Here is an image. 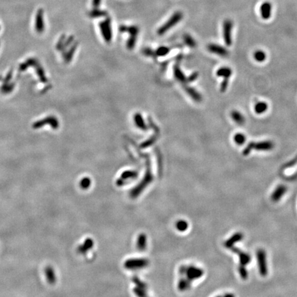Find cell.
Listing matches in <instances>:
<instances>
[{
	"instance_id": "1",
	"label": "cell",
	"mask_w": 297,
	"mask_h": 297,
	"mask_svg": "<svg viewBox=\"0 0 297 297\" xmlns=\"http://www.w3.org/2000/svg\"><path fill=\"white\" fill-rule=\"evenodd\" d=\"M274 147V144L270 140L261 141V142L259 143L250 142L244 149L243 155L244 156H247V155L250 154V152L252 150H256L259 151H269L272 150Z\"/></svg>"
},
{
	"instance_id": "2",
	"label": "cell",
	"mask_w": 297,
	"mask_h": 297,
	"mask_svg": "<svg viewBox=\"0 0 297 297\" xmlns=\"http://www.w3.org/2000/svg\"><path fill=\"white\" fill-rule=\"evenodd\" d=\"M182 13L180 12H176L174 13L171 16V17L158 29V34L159 35H162L165 34V32L168 31L169 30L172 28L173 26H175L176 24L179 23V21H180L182 19Z\"/></svg>"
},
{
	"instance_id": "3",
	"label": "cell",
	"mask_w": 297,
	"mask_h": 297,
	"mask_svg": "<svg viewBox=\"0 0 297 297\" xmlns=\"http://www.w3.org/2000/svg\"><path fill=\"white\" fill-rule=\"evenodd\" d=\"M148 263H149L148 260L144 258L129 259L125 262L124 266L126 269L130 270H137L146 268L148 265Z\"/></svg>"
},
{
	"instance_id": "4",
	"label": "cell",
	"mask_w": 297,
	"mask_h": 297,
	"mask_svg": "<svg viewBox=\"0 0 297 297\" xmlns=\"http://www.w3.org/2000/svg\"><path fill=\"white\" fill-rule=\"evenodd\" d=\"M257 259L260 275L266 277L268 274V265H267V256L265 250L259 249L257 251Z\"/></svg>"
},
{
	"instance_id": "5",
	"label": "cell",
	"mask_w": 297,
	"mask_h": 297,
	"mask_svg": "<svg viewBox=\"0 0 297 297\" xmlns=\"http://www.w3.org/2000/svg\"><path fill=\"white\" fill-rule=\"evenodd\" d=\"M204 274V270L201 268L195 266H187V269H186V272L184 275L186 276L187 279L192 282L193 281L202 277Z\"/></svg>"
},
{
	"instance_id": "6",
	"label": "cell",
	"mask_w": 297,
	"mask_h": 297,
	"mask_svg": "<svg viewBox=\"0 0 297 297\" xmlns=\"http://www.w3.org/2000/svg\"><path fill=\"white\" fill-rule=\"evenodd\" d=\"M99 26L104 40L107 42H111V38H112V31H111L110 19L107 18L104 21H101L99 24Z\"/></svg>"
},
{
	"instance_id": "7",
	"label": "cell",
	"mask_w": 297,
	"mask_h": 297,
	"mask_svg": "<svg viewBox=\"0 0 297 297\" xmlns=\"http://www.w3.org/2000/svg\"><path fill=\"white\" fill-rule=\"evenodd\" d=\"M233 23L231 20H226L223 24V36L226 46L232 45V31Z\"/></svg>"
},
{
	"instance_id": "8",
	"label": "cell",
	"mask_w": 297,
	"mask_h": 297,
	"mask_svg": "<svg viewBox=\"0 0 297 297\" xmlns=\"http://www.w3.org/2000/svg\"><path fill=\"white\" fill-rule=\"evenodd\" d=\"M229 250H231L232 252H234V253H235L236 255H238L240 265L246 266L248 265V263L250 262L251 257L249 254L247 253V252H245L239 249L238 248L235 247V246L231 247Z\"/></svg>"
},
{
	"instance_id": "9",
	"label": "cell",
	"mask_w": 297,
	"mask_h": 297,
	"mask_svg": "<svg viewBox=\"0 0 297 297\" xmlns=\"http://www.w3.org/2000/svg\"><path fill=\"white\" fill-rule=\"evenodd\" d=\"M207 48L208 50L210 52V53L217 54L218 56H220V57H226L228 55V52L227 51V50L224 47L217 45V44L210 43L207 46Z\"/></svg>"
},
{
	"instance_id": "10",
	"label": "cell",
	"mask_w": 297,
	"mask_h": 297,
	"mask_svg": "<svg viewBox=\"0 0 297 297\" xmlns=\"http://www.w3.org/2000/svg\"><path fill=\"white\" fill-rule=\"evenodd\" d=\"M288 191V188L286 186H285L283 184H281L278 185V187L276 188L275 190H274L272 193V195H271V199L272 200L273 202H277L282 198L285 193Z\"/></svg>"
},
{
	"instance_id": "11",
	"label": "cell",
	"mask_w": 297,
	"mask_h": 297,
	"mask_svg": "<svg viewBox=\"0 0 297 297\" xmlns=\"http://www.w3.org/2000/svg\"><path fill=\"white\" fill-rule=\"evenodd\" d=\"M244 239V234L242 233H236L233 235L229 239L226 240L224 243V246L227 249H230L231 247L235 246V244L239 241L243 240Z\"/></svg>"
},
{
	"instance_id": "12",
	"label": "cell",
	"mask_w": 297,
	"mask_h": 297,
	"mask_svg": "<svg viewBox=\"0 0 297 297\" xmlns=\"http://www.w3.org/2000/svg\"><path fill=\"white\" fill-rule=\"evenodd\" d=\"M45 28V24L43 21V10L40 8L37 10L35 19V29L37 32L42 33Z\"/></svg>"
},
{
	"instance_id": "13",
	"label": "cell",
	"mask_w": 297,
	"mask_h": 297,
	"mask_svg": "<svg viewBox=\"0 0 297 297\" xmlns=\"http://www.w3.org/2000/svg\"><path fill=\"white\" fill-rule=\"evenodd\" d=\"M260 13L263 20H268L272 14V4L268 2H263L260 7Z\"/></svg>"
},
{
	"instance_id": "14",
	"label": "cell",
	"mask_w": 297,
	"mask_h": 297,
	"mask_svg": "<svg viewBox=\"0 0 297 297\" xmlns=\"http://www.w3.org/2000/svg\"><path fill=\"white\" fill-rule=\"evenodd\" d=\"M93 246H94V241H93L92 239L88 238L87 239H85L82 244L80 245L79 248H78L77 252H79V254L85 255V254H86V252L87 251L92 249Z\"/></svg>"
},
{
	"instance_id": "15",
	"label": "cell",
	"mask_w": 297,
	"mask_h": 297,
	"mask_svg": "<svg viewBox=\"0 0 297 297\" xmlns=\"http://www.w3.org/2000/svg\"><path fill=\"white\" fill-rule=\"evenodd\" d=\"M46 277L47 278V281L50 284H54L56 283L57 281V277H56V274L54 272V270L53 267L48 266L45 269Z\"/></svg>"
},
{
	"instance_id": "16",
	"label": "cell",
	"mask_w": 297,
	"mask_h": 297,
	"mask_svg": "<svg viewBox=\"0 0 297 297\" xmlns=\"http://www.w3.org/2000/svg\"><path fill=\"white\" fill-rule=\"evenodd\" d=\"M231 116L232 118V119L234 120V122H235L237 125H242L245 123V121H246V119H245L243 114H241L238 111H236V110L232 111L231 113Z\"/></svg>"
},
{
	"instance_id": "17",
	"label": "cell",
	"mask_w": 297,
	"mask_h": 297,
	"mask_svg": "<svg viewBox=\"0 0 297 297\" xmlns=\"http://www.w3.org/2000/svg\"><path fill=\"white\" fill-rule=\"evenodd\" d=\"M147 236L145 234H140L137 239L136 246L140 251H144L147 248Z\"/></svg>"
},
{
	"instance_id": "18",
	"label": "cell",
	"mask_w": 297,
	"mask_h": 297,
	"mask_svg": "<svg viewBox=\"0 0 297 297\" xmlns=\"http://www.w3.org/2000/svg\"><path fill=\"white\" fill-rule=\"evenodd\" d=\"M217 76L219 77H223L224 79H228L232 76L233 71L228 67H222L218 69L216 72Z\"/></svg>"
},
{
	"instance_id": "19",
	"label": "cell",
	"mask_w": 297,
	"mask_h": 297,
	"mask_svg": "<svg viewBox=\"0 0 297 297\" xmlns=\"http://www.w3.org/2000/svg\"><path fill=\"white\" fill-rule=\"evenodd\" d=\"M191 284V281L187 279L186 277H182L179 280V282H178V284H177V287H178V289H179V290L184 292L190 288Z\"/></svg>"
},
{
	"instance_id": "20",
	"label": "cell",
	"mask_w": 297,
	"mask_h": 297,
	"mask_svg": "<svg viewBox=\"0 0 297 297\" xmlns=\"http://www.w3.org/2000/svg\"><path fill=\"white\" fill-rule=\"evenodd\" d=\"M268 109V103L263 101L258 102L255 105V111L257 114H262L266 112V111Z\"/></svg>"
},
{
	"instance_id": "21",
	"label": "cell",
	"mask_w": 297,
	"mask_h": 297,
	"mask_svg": "<svg viewBox=\"0 0 297 297\" xmlns=\"http://www.w3.org/2000/svg\"><path fill=\"white\" fill-rule=\"evenodd\" d=\"M186 90H187V92H188L189 96H190L195 101L201 102L202 101V97L201 94H200L198 91L195 90V89L192 87H187V88H186Z\"/></svg>"
},
{
	"instance_id": "22",
	"label": "cell",
	"mask_w": 297,
	"mask_h": 297,
	"mask_svg": "<svg viewBox=\"0 0 297 297\" xmlns=\"http://www.w3.org/2000/svg\"><path fill=\"white\" fill-rule=\"evenodd\" d=\"M107 15V12L106 10H102L98 8H95L91 10L89 13V16L92 18H99L106 17Z\"/></svg>"
},
{
	"instance_id": "23",
	"label": "cell",
	"mask_w": 297,
	"mask_h": 297,
	"mask_svg": "<svg viewBox=\"0 0 297 297\" xmlns=\"http://www.w3.org/2000/svg\"><path fill=\"white\" fill-rule=\"evenodd\" d=\"M234 141H235V144H237V145H243V144L245 143L246 140V137L245 136L244 133H237L234 136Z\"/></svg>"
},
{
	"instance_id": "24",
	"label": "cell",
	"mask_w": 297,
	"mask_h": 297,
	"mask_svg": "<svg viewBox=\"0 0 297 297\" xmlns=\"http://www.w3.org/2000/svg\"><path fill=\"white\" fill-rule=\"evenodd\" d=\"M254 58L257 62L262 63L266 59V54L263 50H257L254 53Z\"/></svg>"
},
{
	"instance_id": "25",
	"label": "cell",
	"mask_w": 297,
	"mask_h": 297,
	"mask_svg": "<svg viewBox=\"0 0 297 297\" xmlns=\"http://www.w3.org/2000/svg\"><path fill=\"white\" fill-rule=\"evenodd\" d=\"M176 227L180 232H184L188 229V224L185 220H180L176 222Z\"/></svg>"
},
{
	"instance_id": "26",
	"label": "cell",
	"mask_w": 297,
	"mask_h": 297,
	"mask_svg": "<svg viewBox=\"0 0 297 297\" xmlns=\"http://www.w3.org/2000/svg\"><path fill=\"white\" fill-rule=\"evenodd\" d=\"M238 272L242 279L246 280L248 278V272L246 270V267H245V266L239 264V266H238Z\"/></svg>"
},
{
	"instance_id": "27",
	"label": "cell",
	"mask_w": 297,
	"mask_h": 297,
	"mask_svg": "<svg viewBox=\"0 0 297 297\" xmlns=\"http://www.w3.org/2000/svg\"><path fill=\"white\" fill-rule=\"evenodd\" d=\"M146 289L147 288L136 286V288L133 289V291L138 297H147Z\"/></svg>"
},
{
	"instance_id": "28",
	"label": "cell",
	"mask_w": 297,
	"mask_h": 297,
	"mask_svg": "<svg viewBox=\"0 0 297 297\" xmlns=\"http://www.w3.org/2000/svg\"><path fill=\"white\" fill-rule=\"evenodd\" d=\"M184 42L187 43V45L191 46V47H195L196 46V43L195 42V40L192 38L191 36H189L188 35H186L184 36Z\"/></svg>"
},
{
	"instance_id": "29",
	"label": "cell",
	"mask_w": 297,
	"mask_h": 297,
	"mask_svg": "<svg viewBox=\"0 0 297 297\" xmlns=\"http://www.w3.org/2000/svg\"><path fill=\"white\" fill-rule=\"evenodd\" d=\"M133 283L136 284V286L137 287H140V288H147V285L146 284L144 283V282L141 281L138 277H133Z\"/></svg>"
},
{
	"instance_id": "30",
	"label": "cell",
	"mask_w": 297,
	"mask_h": 297,
	"mask_svg": "<svg viewBox=\"0 0 297 297\" xmlns=\"http://www.w3.org/2000/svg\"><path fill=\"white\" fill-rule=\"evenodd\" d=\"M296 163H297V155H296V156L294 159H292V160L289 161L288 162L286 163V164H285V165H283V166L282 167V169L290 168V167H292V166H294V165L296 164Z\"/></svg>"
},
{
	"instance_id": "31",
	"label": "cell",
	"mask_w": 297,
	"mask_h": 297,
	"mask_svg": "<svg viewBox=\"0 0 297 297\" xmlns=\"http://www.w3.org/2000/svg\"><path fill=\"white\" fill-rule=\"evenodd\" d=\"M90 184H91V182L89 178H84V179L81 180V187L83 189H86L89 188Z\"/></svg>"
},
{
	"instance_id": "32",
	"label": "cell",
	"mask_w": 297,
	"mask_h": 297,
	"mask_svg": "<svg viewBox=\"0 0 297 297\" xmlns=\"http://www.w3.org/2000/svg\"><path fill=\"white\" fill-rule=\"evenodd\" d=\"M228 82H229V79H224L223 80L222 83L220 85V91L221 92H225L227 90L228 85Z\"/></svg>"
},
{
	"instance_id": "33",
	"label": "cell",
	"mask_w": 297,
	"mask_h": 297,
	"mask_svg": "<svg viewBox=\"0 0 297 297\" xmlns=\"http://www.w3.org/2000/svg\"><path fill=\"white\" fill-rule=\"evenodd\" d=\"M169 52V49L166 47L160 48L157 51V54L158 56H164L166 54Z\"/></svg>"
},
{
	"instance_id": "34",
	"label": "cell",
	"mask_w": 297,
	"mask_h": 297,
	"mask_svg": "<svg viewBox=\"0 0 297 297\" xmlns=\"http://www.w3.org/2000/svg\"><path fill=\"white\" fill-rule=\"evenodd\" d=\"M136 174L135 173L133 172H126L123 174L122 176V178H125V179H127V178H134L136 177Z\"/></svg>"
},
{
	"instance_id": "35",
	"label": "cell",
	"mask_w": 297,
	"mask_h": 297,
	"mask_svg": "<svg viewBox=\"0 0 297 297\" xmlns=\"http://www.w3.org/2000/svg\"><path fill=\"white\" fill-rule=\"evenodd\" d=\"M101 3V0H92L93 8H98Z\"/></svg>"
},
{
	"instance_id": "36",
	"label": "cell",
	"mask_w": 297,
	"mask_h": 297,
	"mask_svg": "<svg viewBox=\"0 0 297 297\" xmlns=\"http://www.w3.org/2000/svg\"><path fill=\"white\" fill-rule=\"evenodd\" d=\"M285 180H294L297 179V172L295 173L294 174V175L291 176L290 177H285Z\"/></svg>"
},
{
	"instance_id": "37",
	"label": "cell",
	"mask_w": 297,
	"mask_h": 297,
	"mask_svg": "<svg viewBox=\"0 0 297 297\" xmlns=\"http://www.w3.org/2000/svg\"><path fill=\"white\" fill-rule=\"evenodd\" d=\"M217 297H223V296H217Z\"/></svg>"
}]
</instances>
